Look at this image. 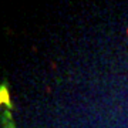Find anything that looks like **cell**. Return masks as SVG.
Listing matches in <instances>:
<instances>
[{
	"label": "cell",
	"instance_id": "obj_1",
	"mask_svg": "<svg viewBox=\"0 0 128 128\" xmlns=\"http://www.w3.org/2000/svg\"><path fill=\"white\" fill-rule=\"evenodd\" d=\"M0 103L3 104V105H6L9 110L13 107L11 105V103H10V97H9V90H7V87L3 84V85H0Z\"/></svg>",
	"mask_w": 128,
	"mask_h": 128
},
{
	"label": "cell",
	"instance_id": "obj_2",
	"mask_svg": "<svg viewBox=\"0 0 128 128\" xmlns=\"http://www.w3.org/2000/svg\"><path fill=\"white\" fill-rule=\"evenodd\" d=\"M6 128H14V127H11V125H10V127H6Z\"/></svg>",
	"mask_w": 128,
	"mask_h": 128
}]
</instances>
